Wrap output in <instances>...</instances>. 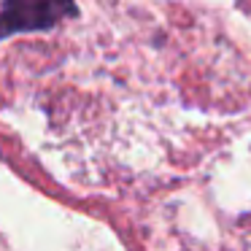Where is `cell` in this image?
Masks as SVG:
<instances>
[{
	"label": "cell",
	"mask_w": 251,
	"mask_h": 251,
	"mask_svg": "<svg viewBox=\"0 0 251 251\" xmlns=\"http://www.w3.org/2000/svg\"><path fill=\"white\" fill-rule=\"evenodd\" d=\"M76 14V0H3L0 6V41L22 33L51 30Z\"/></svg>",
	"instance_id": "1"
}]
</instances>
